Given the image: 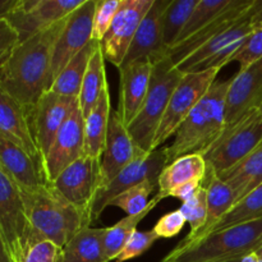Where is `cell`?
<instances>
[{
    "mask_svg": "<svg viewBox=\"0 0 262 262\" xmlns=\"http://www.w3.org/2000/svg\"><path fill=\"white\" fill-rule=\"evenodd\" d=\"M251 23H252L253 30L262 27V0H258L257 8L251 17Z\"/></svg>",
    "mask_w": 262,
    "mask_h": 262,
    "instance_id": "bcb514c9",
    "label": "cell"
},
{
    "mask_svg": "<svg viewBox=\"0 0 262 262\" xmlns=\"http://www.w3.org/2000/svg\"><path fill=\"white\" fill-rule=\"evenodd\" d=\"M145 154L148 152H145L136 145L117 110L112 109L106 143L101 156L102 187L106 186L128 164Z\"/></svg>",
    "mask_w": 262,
    "mask_h": 262,
    "instance_id": "d6986e66",
    "label": "cell"
},
{
    "mask_svg": "<svg viewBox=\"0 0 262 262\" xmlns=\"http://www.w3.org/2000/svg\"><path fill=\"white\" fill-rule=\"evenodd\" d=\"M199 0H171L163 14V40L166 49L178 41Z\"/></svg>",
    "mask_w": 262,
    "mask_h": 262,
    "instance_id": "1f68e13d",
    "label": "cell"
},
{
    "mask_svg": "<svg viewBox=\"0 0 262 262\" xmlns=\"http://www.w3.org/2000/svg\"><path fill=\"white\" fill-rule=\"evenodd\" d=\"M241 262H260V258H258L257 253L252 252V253H248V255H246L245 257L241 258Z\"/></svg>",
    "mask_w": 262,
    "mask_h": 262,
    "instance_id": "7dc6e473",
    "label": "cell"
},
{
    "mask_svg": "<svg viewBox=\"0 0 262 262\" xmlns=\"http://www.w3.org/2000/svg\"><path fill=\"white\" fill-rule=\"evenodd\" d=\"M0 228L13 262H20L27 247L28 220L19 188L0 166Z\"/></svg>",
    "mask_w": 262,
    "mask_h": 262,
    "instance_id": "8fae6325",
    "label": "cell"
},
{
    "mask_svg": "<svg viewBox=\"0 0 262 262\" xmlns=\"http://www.w3.org/2000/svg\"><path fill=\"white\" fill-rule=\"evenodd\" d=\"M256 253H257V256H258V257H260L261 258V260H262V247L260 248V250H258L257 251V252H256Z\"/></svg>",
    "mask_w": 262,
    "mask_h": 262,
    "instance_id": "c3c4849f",
    "label": "cell"
},
{
    "mask_svg": "<svg viewBox=\"0 0 262 262\" xmlns=\"http://www.w3.org/2000/svg\"><path fill=\"white\" fill-rule=\"evenodd\" d=\"M261 105L262 59L247 68L239 69V72L230 78L225 99V129L232 128Z\"/></svg>",
    "mask_w": 262,
    "mask_h": 262,
    "instance_id": "e0dca14e",
    "label": "cell"
},
{
    "mask_svg": "<svg viewBox=\"0 0 262 262\" xmlns=\"http://www.w3.org/2000/svg\"><path fill=\"white\" fill-rule=\"evenodd\" d=\"M159 235L151 230H136L129 239L125 242L124 247L119 252V255L115 258V262H124L132 258L138 257V256L143 255L147 250H150L154 246L156 241H159Z\"/></svg>",
    "mask_w": 262,
    "mask_h": 262,
    "instance_id": "74e56055",
    "label": "cell"
},
{
    "mask_svg": "<svg viewBox=\"0 0 262 262\" xmlns=\"http://www.w3.org/2000/svg\"><path fill=\"white\" fill-rule=\"evenodd\" d=\"M66 19L19 41L0 66V87L28 113L53 84L51 60Z\"/></svg>",
    "mask_w": 262,
    "mask_h": 262,
    "instance_id": "6da1fadb",
    "label": "cell"
},
{
    "mask_svg": "<svg viewBox=\"0 0 262 262\" xmlns=\"http://www.w3.org/2000/svg\"><path fill=\"white\" fill-rule=\"evenodd\" d=\"M258 219H262V184L239 200L215 227L212 233Z\"/></svg>",
    "mask_w": 262,
    "mask_h": 262,
    "instance_id": "d6a6232c",
    "label": "cell"
},
{
    "mask_svg": "<svg viewBox=\"0 0 262 262\" xmlns=\"http://www.w3.org/2000/svg\"><path fill=\"white\" fill-rule=\"evenodd\" d=\"M50 186L91 219L92 206L102 188L101 159L83 155L67 166Z\"/></svg>",
    "mask_w": 262,
    "mask_h": 262,
    "instance_id": "9c48e42d",
    "label": "cell"
},
{
    "mask_svg": "<svg viewBox=\"0 0 262 262\" xmlns=\"http://www.w3.org/2000/svg\"><path fill=\"white\" fill-rule=\"evenodd\" d=\"M120 5L122 0H97L92 22V41L101 42L119 12Z\"/></svg>",
    "mask_w": 262,
    "mask_h": 262,
    "instance_id": "8d00e7d4",
    "label": "cell"
},
{
    "mask_svg": "<svg viewBox=\"0 0 262 262\" xmlns=\"http://www.w3.org/2000/svg\"><path fill=\"white\" fill-rule=\"evenodd\" d=\"M84 155V115L79 102L59 129L50 151L43 161L45 181L51 184L59 174Z\"/></svg>",
    "mask_w": 262,
    "mask_h": 262,
    "instance_id": "5bb4252c",
    "label": "cell"
},
{
    "mask_svg": "<svg viewBox=\"0 0 262 262\" xmlns=\"http://www.w3.org/2000/svg\"><path fill=\"white\" fill-rule=\"evenodd\" d=\"M230 79L215 81L204 99L179 125L173 142L164 146L166 165L181 156L204 154L225 129V99Z\"/></svg>",
    "mask_w": 262,
    "mask_h": 262,
    "instance_id": "3957f363",
    "label": "cell"
},
{
    "mask_svg": "<svg viewBox=\"0 0 262 262\" xmlns=\"http://www.w3.org/2000/svg\"><path fill=\"white\" fill-rule=\"evenodd\" d=\"M112 109L109 84H107L94 109L84 117V155L101 159L106 143Z\"/></svg>",
    "mask_w": 262,
    "mask_h": 262,
    "instance_id": "484cf974",
    "label": "cell"
},
{
    "mask_svg": "<svg viewBox=\"0 0 262 262\" xmlns=\"http://www.w3.org/2000/svg\"><path fill=\"white\" fill-rule=\"evenodd\" d=\"M159 179H146L115 197L110 206L122 209L127 215H136L142 212L148 206V197L158 187Z\"/></svg>",
    "mask_w": 262,
    "mask_h": 262,
    "instance_id": "e575fe53",
    "label": "cell"
},
{
    "mask_svg": "<svg viewBox=\"0 0 262 262\" xmlns=\"http://www.w3.org/2000/svg\"><path fill=\"white\" fill-rule=\"evenodd\" d=\"M262 247V219L211 233L186 248H174L161 262H224L239 260Z\"/></svg>",
    "mask_w": 262,
    "mask_h": 262,
    "instance_id": "277c9868",
    "label": "cell"
},
{
    "mask_svg": "<svg viewBox=\"0 0 262 262\" xmlns=\"http://www.w3.org/2000/svg\"><path fill=\"white\" fill-rule=\"evenodd\" d=\"M84 0H18L7 19L19 41L68 18Z\"/></svg>",
    "mask_w": 262,
    "mask_h": 262,
    "instance_id": "30bf717a",
    "label": "cell"
},
{
    "mask_svg": "<svg viewBox=\"0 0 262 262\" xmlns=\"http://www.w3.org/2000/svg\"><path fill=\"white\" fill-rule=\"evenodd\" d=\"M187 224L186 217L181 212V210H174V211L168 212V214L163 215L155 227L152 228L154 232L159 235V238H173L178 235Z\"/></svg>",
    "mask_w": 262,
    "mask_h": 262,
    "instance_id": "60d3db41",
    "label": "cell"
},
{
    "mask_svg": "<svg viewBox=\"0 0 262 262\" xmlns=\"http://www.w3.org/2000/svg\"><path fill=\"white\" fill-rule=\"evenodd\" d=\"M165 166L166 156L164 152V146L152 152L145 154L128 164L106 186L100 189L91 210L92 223L101 216L115 197L146 179H159V176Z\"/></svg>",
    "mask_w": 262,
    "mask_h": 262,
    "instance_id": "7c38bea8",
    "label": "cell"
},
{
    "mask_svg": "<svg viewBox=\"0 0 262 262\" xmlns=\"http://www.w3.org/2000/svg\"><path fill=\"white\" fill-rule=\"evenodd\" d=\"M18 0H0V19L8 17V14L12 12Z\"/></svg>",
    "mask_w": 262,
    "mask_h": 262,
    "instance_id": "f6af8a7d",
    "label": "cell"
},
{
    "mask_svg": "<svg viewBox=\"0 0 262 262\" xmlns=\"http://www.w3.org/2000/svg\"><path fill=\"white\" fill-rule=\"evenodd\" d=\"M0 262H13L2 228H0Z\"/></svg>",
    "mask_w": 262,
    "mask_h": 262,
    "instance_id": "ee69618b",
    "label": "cell"
},
{
    "mask_svg": "<svg viewBox=\"0 0 262 262\" xmlns=\"http://www.w3.org/2000/svg\"><path fill=\"white\" fill-rule=\"evenodd\" d=\"M152 69L154 61L151 59H140L123 64L119 68V104L117 112L125 127L137 117L145 102Z\"/></svg>",
    "mask_w": 262,
    "mask_h": 262,
    "instance_id": "ac0fdd59",
    "label": "cell"
},
{
    "mask_svg": "<svg viewBox=\"0 0 262 262\" xmlns=\"http://www.w3.org/2000/svg\"><path fill=\"white\" fill-rule=\"evenodd\" d=\"M181 212L183 214V216L186 217L187 223L191 227L188 235L179 243V246H186L188 243H191L197 235L200 234V232L202 230V228L205 227V223H206L207 217V192L206 187L202 186L199 189L196 194L192 197L188 201L183 202L179 207Z\"/></svg>",
    "mask_w": 262,
    "mask_h": 262,
    "instance_id": "d590c367",
    "label": "cell"
},
{
    "mask_svg": "<svg viewBox=\"0 0 262 262\" xmlns=\"http://www.w3.org/2000/svg\"><path fill=\"white\" fill-rule=\"evenodd\" d=\"M260 59H262V27L253 30V32L246 38L245 43L230 58L229 63L237 61L239 69H245Z\"/></svg>",
    "mask_w": 262,
    "mask_h": 262,
    "instance_id": "ab89813d",
    "label": "cell"
},
{
    "mask_svg": "<svg viewBox=\"0 0 262 262\" xmlns=\"http://www.w3.org/2000/svg\"><path fill=\"white\" fill-rule=\"evenodd\" d=\"M0 166L20 193H33L46 186L41 166L19 146L0 137Z\"/></svg>",
    "mask_w": 262,
    "mask_h": 262,
    "instance_id": "603a6c76",
    "label": "cell"
},
{
    "mask_svg": "<svg viewBox=\"0 0 262 262\" xmlns=\"http://www.w3.org/2000/svg\"><path fill=\"white\" fill-rule=\"evenodd\" d=\"M171 0H154L152 7L146 13L135 38L129 46L124 63L128 64L140 59H156L165 55L166 46L163 40V14Z\"/></svg>",
    "mask_w": 262,
    "mask_h": 262,
    "instance_id": "7402d4cb",
    "label": "cell"
},
{
    "mask_svg": "<svg viewBox=\"0 0 262 262\" xmlns=\"http://www.w3.org/2000/svg\"><path fill=\"white\" fill-rule=\"evenodd\" d=\"M161 200H164L163 196L158 193L152 200H151L148 206L146 207L142 212L136 215H127V216L123 217L122 220H119L117 224L112 225V227L105 229L104 250L107 261H115L117 256L119 255L122 248L124 247L125 242H127V241L129 239L130 235L137 230L138 224L150 214L151 210H154L158 206L159 202H160Z\"/></svg>",
    "mask_w": 262,
    "mask_h": 262,
    "instance_id": "4dcf8cb0",
    "label": "cell"
},
{
    "mask_svg": "<svg viewBox=\"0 0 262 262\" xmlns=\"http://www.w3.org/2000/svg\"><path fill=\"white\" fill-rule=\"evenodd\" d=\"M224 262H241V258L239 260H232V261H224Z\"/></svg>",
    "mask_w": 262,
    "mask_h": 262,
    "instance_id": "681fc988",
    "label": "cell"
},
{
    "mask_svg": "<svg viewBox=\"0 0 262 262\" xmlns=\"http://www.w3.org/2000/svg\"><path fill=\"white\" fill-rule=\"evenodd\" d=\"M232 3L233 0H199L191 18L187 22L186 27L183 28L176 43L182 42L186 38H188L189 36L193 35L194 32H197L202 27L212 22L215 18L219 17L220 14H223L229 8Z\"/></svg>",
    "mask_w": 262,
    "mask_h": 262,
    "instance_id": "836d02e7",
    "label": "cell"
},
{
    "mask_svg": "<svg viewBox=\"0 0 262 262\" xmlns=\"http://www.w3.org/2000/svg\"><path fill=\"white\" fill-rule=\"evenodd\" d=\"M0 137L10 141L25 150L42 169V159L38 152L30 124V114L25 106L0 87Z\"/></svg>",
    "mask_w": 262,
    "mask_h": 262,
    "instance_id": "44dd1931",
    "label": "cell"
},
{
    "mask_svg": "<svg viewBox=\"0 0 262 262\" xmlns=\"http://www.w3.org/2000/svg\"><path fill=\"white\" fill-rule=\"evenodd\" d=\"M19 42V35L7 18L0 19V66Z\"/></svg>",
    "mask_w": 262,
    "mask_h": 262,
    "instance_id": "b9f144b4",
    "label": "cell"
},
{
    "mask_svg": "<svg viewBox=\"0 0 262 262\" xmlns=\"http://www.w3.org/2000/svg\"><path fill=\"white\" fill-rule=\"evenodd\" d=\"M255 3L256 0H233L232 5L223 14H220L212 22L194 32L184 41L166 49L165 55L170 59L173 66L177 67L193 51H196L197 49L216 37L219 33L224 32L225 30L234 26L238 20L242 19L246 14L251 12Z\"/></svg>",
    "mask_w": 262,
    "mask_h": 262,
    "instance_id": "ffe728a7",
    "label": "cell"
},
{
    "mask_svg": "<svg viewBox=\"0 0 262 262\" xmlns=\"http://www.w3.org/2000/svg\"><path fill=\"white\" fill-rule=\"evenodd\" d=\"M63 247L53 241L41 239L26 248L20 262H63Z\"/></svg>",
    "mask_w": 262,
    "mask_h": 262,
    "instance_id": "f35d334b",
    "label": "cell"
},
{
    "mask_svg": "<svg viewBox=\"0 0 262 262\" xmlns=\"http://www.w3.org/2000/svg\"><path fill=\"white\" fill-rule=\"evenodd\" d=\"M204 186V182L201 181H191L187 182V183L182 184V186L177 187L173 191L169 192L168 197H174V199L181 200L182 204L188 200H191L194 194L199 192V189Z\"/></svg>",
    "mask_w": 262,
    "mask_h": 262,
    "instance_id": "7bdbcfd3",
    "label": "cell"
},
{
    "mask_svg": "<svg viewBox=\"0 0 262 262\" xmlns=\"http://www.w3.org/2000/svg\"><path fill=\"white\" fill-rule=\"evenodd\" d=\"M262 143V114L256 109L228 128L202 154L207 169L222 174L250 155Z\"/></svg>",
    "mask_w": 262,
    "mask_h": 262,
    "instance_id": "8992f818",
    "label": "cell"
},
{
    "mask_svg": "<svg viewBox=\"0 0 262 262\" xmlns=\"http://www.w3.org/2000/svg\"><path fill=\"white\" fill-rule=\"evenodd\" d=\"M107 84L109 83L106 79L105 58L99 42L96 50L90 59L89 67H87L86 74H84L83 82H82L81 94L78 97L79 107L84 117L91 113Z\"/></svg>",
    "mask_w": 262,
    "mask_h": 262,
    "instance_id": "f546056e",
    "label": "cell"
},
{
    "mask_svg": "<svg viewBox=\"0 0 262 262\" xmlns=\"http://www.w3.org/2000/svg\"><path fill=\"white\" fill-rule=\"evenodd\" d=\"M258 110H260V113H261V114H262V105H261L260 107H258Z\"/></svg>",
    "mask_w": 262,
    "mask_h": 262,
    "instance_id": "f907efd6",
    "label": "cell"
},
{
    "mask_svg": "<svg viewBox=\"0 0 262 262\" xmlns=\"http://www.w3.org/2000/svg\"><path fill=\"white\" fill-rule=\"evenodd\" d=\"M77 105L78 99L48 91L28 113L33 138L42 159V166L59 129Z\"/></svg>",
    "mask_w": 262,
    "mask_h": 262,
    "instance_id": "9a60e30c",
    "label": "cell"
},
{
    "mask_svg": "<svg viewBox=\"0 0 262 262\" xmlns=\"http://www.w3.org/2000/svg\"><path fill=\"white\" fill-rule=\"evenodd\" d=\"M105 229L82 228L63 247V262H109L104 250Z\"/></svg>",
    "mask_w": 262,
    "mask_h": 262,
    "instance_id": "83f0119b",
    "label": "cell"
},
{
    "mask_svg": "<svg viewBox=\"0 0 262 262\" xmlns=\"http://www.w3.org/2000/svg\"><path fill=\"white\" fill-rule=\"evenodd\" d=\"M217 176V174H216ZM220 179L234 192L237 202L262 184V143L228 170L219 174Z\"/></svg>",
    "mask_w": 262,
    "mask_h": 262,
    "instance_id": "4316f807",
    "label": "cell"
},
{
    "mask_svg": "<svg viewBox=\"0 0 262 262\" xmlns=\"http://www.w3.org/2000/svg\"><path fill=\"white\" fill-rule=\"evenodd\" d=\"M154 0H122V5L100 42L105 60L118 69L124 63L129 46Z\"/></svg>",
    "mask_w": 262,
    "mask_h": 262,
    "instance_id": "4fadbf2b",
    "label": "cell"
},
{
    "mask_svg": "<svg viewBox=\"0 0 262 262\" xmlns=\"http://www.w3.org/2000/svg\"><path fill=\"white\" fill-rule=\"evenodd\" d=\"M20 194L30 227L27 247L41 239L53 241L64 247L82 228L91 227V219L50 184L33 193Z\"/></svg>",
    "mask_w": 262,
    "mask_h": 262,
    "instance_id": "7a4b0ae2",
    "label": "cell"
},
{
    "mask_svg": "<svg viewBox=\"0 0 262 262\" xmlns=\"http://www.w3.org/2000/svg\"><path fill=\"white\" fill-rule=\"evenodd\" d=\"M220 71L222 68H211L183 74V78L169 100L165 114L156 130L152 151L163 147L164 143L176 135L179 125L211 89Z\"/></svg>",
    "mask_w": 262,
    "mask_h": 262,
    "instance_id": "52a82bcc",
    "label": "cell"
},
{
    "mask_svg": "<svg viewBox=\"0 0 262 262\" xmlns=\"http://www.w3.org/2000/svg\"><path fill=\"white\" fill-rule=\"evenodd\" d=\"M204 186L207 192V217L205 227L200 232V234L186 246H177V248H186L194 243L200 242L207 235L211 234L217 224L222 222L223 217L232 210V207L237 204V197L229 186L223 182L214 171L207 169L206 178L204 181Z\"/></svg>",
    "mask_w": 262,
    "mask_h": 262,
    "instance_id": "cb8c5ba5",
    "label": "cell"
},
{
    "mask_svg": "<svg viewBox=\"0 0 262 262\" xmlns=\"http://www.w3.org/2000/svg\"><path fill=\"white\" fill-rule=\"evenodd\" d=\"M207 174V164L201 154H189L171 161L159 176V194L166 199L169 192L191 181L204 182Z\"/></svg>",
    "mask_w": 262,
    "mask_h": 262,
    "instance_id": "d4e9b609",
    "label": "cell"
},
{
    "mask_svg": "<svg viewBox=\"0 0 262 262\" xmlns=\"http://www.w3.org/2000/svg\"><path fill=\"white\" fill-rule=\"evenodd\" d=\"M97 45L99 42L91 40L77 55H74L72 60L64 67L63 71L59 73V76L54 79L50 91L60 96L78 99L90 59L96 50Z\"/></svg>",
    "mask_w": 262,
    "mask_h": 262,
    "instance_id": "f1b7e54d",
    "label": "cell"
},
{
    "mask_svg": "<svg viewBox=\"0 0 262 262\" xmlns=\"http://www.w3.org/2000/svg\"><path fill=\"white\" fill-rule=\"evenodd\" d=\"M183 74L166 55L154 60L150 89L137 117L128 125L136 145L145 152H152V141L160 125L169 100Z\"/></svg>",
    "mask_w": 262,
    "mask_h": 262,
    "instance_id": "5b68a950",
    "label": "cell"
},
{
    "mask_svg": "<svg viewBox=\"0 0 262 262\" xmlns=\"http://www.w3.org/2000/svg\"><path fill=\"white\" fill-rule=\"evenodd\" d=\"M97 0H84L66 20L54 45L51 60L53 82L64 67L92 40V22Z\"/></svg>",
    "mask_w": 262,
    "mask_h": 262,
    "instance_id": "2e32d148",
    "label": "cell"
},
{
    "mask_svg": "<svg viewBox=\"0 0 262 262\" xmlns=\"http://www.w3.org/2000/svg\"><path fill=\"white\" fill-rule=\"evenodd\" d=\"M257 5L258 0H256L255 5L248 14L238 20L234 26L219 33L216 37L193 51L176 68H178L182 73H192V72H200L205 69L223 68L229 64L230 58L245 43L246 38L253 32L251 17L255 13Z\"/></svg>",
    "mask_w": 262,
    "mask_h": 262,
    "instance_id": "ba28073f",
    "label": "cell"
}]
</instances>
